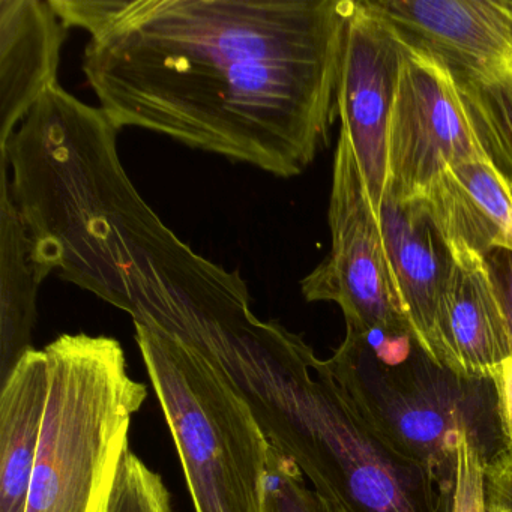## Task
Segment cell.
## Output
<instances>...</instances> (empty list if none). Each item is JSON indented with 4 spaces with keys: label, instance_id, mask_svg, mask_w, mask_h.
<instances>
[{
    "label": "cell",
    "instance_id": "277c9868",
    "mask_svg": "<svg viewBox=\"0 0 512 512\" xmlns=\"http://www.w3.org/2000/svg\"><path fill=\"white\" fill-rule=\"evenodd\" d=\"M43 350L49 398L26 512H106L148 386L115 338L64 334Z\"/></svg>",
    "mask_w": 512,
    "mask_h": 512
},
{
    "label": "cell",
    "instance_id": "9c48e42d",
    "mask_svg": "<svg viewBox=\"0 0 512 512\" xmlns=\"http://www.w3.org/2000/svg\"><path fill=\"white\" fill-rule=\"evenodd\" d=\"M401 52L400 35L368 7L367 0H350L337 112L377 218L388 188V125Z\"/></svg>",
    "mask_w": 512,
    "mask_h": 512
},
{
    "label": "cell",
    "instance_id": "9a60e30c",
    "mask_svg": "<svg viewBox=\"0 0 512 512\" xmlns=\"http://www.w3.org/2000/svg\"><path fill=\"white\" fill-rule=\"evenodd\" d=\"M49 398V364L32 349L0 385V512H26Z\"/></svg>",
    "mask_w": 512,
    "mask_h": 512
},
{
    "label": "cell",
    "instance_id": "ac0fdd59",
    "mask_svg": "<svg viewBox=\"0 0 512 512\" xmlns=\"http://www.w3.org/2000/svg\"><path fill=\"white\" fill-rule=\"evenodd\" d=\"M266 512H347L314 490L298 467L271 445L268 455Z\"/></svg>",
    "mask_w": 512,
    "mask_h": 512
},
{
    "label": "cell",
    "instance_id": "44dd1931",
    "mask_svg": "<svg viewBox=\"0 0 512 512\" xmlns=\"http://www.w3.org/2000/svg\"><path fill=\"white\" fill-rule=\"evenodd\" d=\"M484 259L494 289H496L497 296H499L512 340V251L497 248V250L485 254Z\"/></svg>",
    "mask_w": 512,
    "mask_h": 512
},
{
    "label": "cell",
    "instance_id": "603a6c76",
    "mask_svg": "<svg viewBox=\"0 0 512 512\" xmlns=\"http://www.w3.org/2000/svg\"><path fill=\"white\" fill-rule=\"evenodd\" d=\"M499 389L500 406H502L503 427L506 437L512 445V358L500 368L499 376L494 380Z\"/></svg>",
    "mask_w": 512,
    "mask_h": 512
},
{
    "label": "cell",
    "instance_id": "ba28073f",
    "mask_svg": "<svg viewBox=\"0 0 512 512\" xmlns=\"http://www.w3.org/2000/svg\"><path fill=\"white\" fill-rule=\"evenodd\" d=\"M481 160L487 154L448 68L403 40L389 116L386 191L400 200H421L446 170Z\"/></svg>",
    "mask_w": 512,
    "mask_h": 512
},
{
    "label": "cell",
    "instance_id": "3957f363",
    "mask_svg": "<svg viewBox=\"0 0 512 512\" xmlns=\"http://www.w3.org/2000/svg\"><path fill=\"white\" fill-rule=\"evenodd\" d=\"M182 340L220 368L308 484L347 512H452L454 496L389 439L302 335L250 310Z\"/></svg>",
    "mask_w": 512,
    "mask_h": 512
},
{
    "label": "cell",
    "instance_id": "7402d4cb",
    "mask_svg": "<svg viewBox=\"0 0 512 512\" xmlns=\"http://www.w3.org/2000/svg\"><path fill=\"white\" fill-rule=\"evenodd\" d=\"M485 488L487 505L512 512V448L487 467Z\"/></svg>",
    "mask_w": 512,
    "mask_h": 512
},
{
    "label": "cell",
    "instance_id": "cb8c5ba5",
    "mask_svg": "<svg viewBox=\"0 0 512 512\" xmlns=\"http://www.w3.org/2000/svg\"><path fill=\"white\" fill-rule=\"evenodd\" d=\"M487 511L488 512H506L503 511V509L494 508V506L487 505Z\"/></svg>",
    "mask_w": 512,
    "mask_h": 512
},
{
    "label": "cell",
    "instance_id": "8992f818",
    "mask_svg": "<svg viewBox=\"0 0 512 512\" xmlns=\"http://www.w3.org/2000/svg\"><path fill=\"white\" fill-rule=\"evenodd\" d=\"M326 364L389 439L427 467L451 496L463 436L487 466L512 448L496 382L455 373L419 344L401 358L382 361L361 335L346 331Z\"/></svg>",
    "mask_w": 512,
    "mask_h": 512
},
{
    "label": "cell",
    "instance_id": "ffe728a7",
    "mask_svg": "<svg viewBox=\"0 0 512 512\" xmlns=\"http://www.w3.org/2000/svg\"><path fill=\"white\" fill-rule=\"evenodd\" d=\"M485 472L487 464L470 442V437L463 436L457 451L452 512H488Z\"/></svg>",
    "mask_w": 512,
    "mask_h": 512
},
{
    "label": "cell",
    "instance_id": "7c38bea8",
    "mask_svg": "<svg viewBox=\"0 0 512 512\" xmlns=\"http://www.w3.org/2000/svg\"><path fill=\"white\" fill-rule=\"evenodd\" d=\"M452 268L443 290L439 331L445 367L470 377L496 380L512 358V340L484 256L449 244Z\"/></svg>",
    "mask_w": 512,
    "mask_h": 512
},
{
    "label": "cell",
    "instance_id": "52a82bcc",
    "mask_svg": "<svg viewBox=\"0 0 512 512\" xmlns=\"http://www.w3.org/2000/svg\"><path fill=\"white\" fill-rule=\"evenodd\" d=\"M328 257L304 280L310 302H335L356 332L413 334L389 263L379 218L374 214L346 131L338 134L332 170Z\"/></svg>",
    "mask_w": 512,
    "mask_h": 512
},
{
    "label": "cell",
    "instance_id": "7a4b0ae2",
    "mask_svg": "<svg viewBox=\"0 0 512 512\" xmlns=\"http://www.w3.org/2000/svg\"><path fill=\"white\" fill-rule=\"evenodd\" d=\"M119 133L56 83L0 148L38 283L58 272L170 335L251 310L241 274L196 253L137 191Z\"/></svg>",
    "mask_w": 512,
    "mask_h": 512
},
{
    "label": "cell",
    "instance_id": "e0dca14e",
    "mask_svg": "<svg viewBox=\"0 0 512 512\" xmlns=\"http://www.w3.org/2000/svg\"><path fill=\"white\" fill-rule=\"evenodd\" d=\"M451 76L488 160L506 184H512V82L482 83L460 74Z\"/></svg>",
    "mask_w": 512,
    "mask_h": 512
},
{
    "label": "cell",
    "instance_id": "5b68a950",
    "mask_svg": "<svg viewBox=\"0 0 512 512\" xmlns=\"http://www.w3.org/2000/svg\"><path fill=\"white\" fill-rule=\"evenodd\" d=\"M134 328L194 512H266L271 443L250 404L194 344Z\"/></svg>",
    "mask_w": 512,
    "mask_h": 512
},
{
    "label": "cell",
    "instance_id": "d6986e66",
    "mask_svg": "<svg viewBox=\"0 0 512 512\" xmlns=\"http://www.w3.org/2000/svg\"><path fill=\"white\" fill-rule=\"evenodd\" d=\"M106 512H173L163 478L128 449Z\"/></svg>",
    "mask_w": 512,
    "mask_h": 512
},
{
    "label": "cell",
    "instance_id": "5bb4252c",
    "mask_svg": "<svg viewBox=\"0 0 512 512\" xmlns=\"http://www.w3.org/2000/svg\"><path fill=\"white\" fill-rule=\"evenodd\" d=\"M421 200L449 244L481 256L497 248L512 251V194L490 161L451 167Z\"/></svg>",
    "mask_w": 512,
    "mask_h": 512
},
{
    "label": "cell",
    "instance_id": "2e32d148",
    "mask_svg": "<svg viewBox=\"0 0 512 512\" xmlns=\"http://www.w3.org/2000/svg\"><path fill=\"white\" fill-rule=\"evenodd\" d=\"M8 181V164L0 161V385L34 349L40 286Z\"/></svg>",
    "mask_w": 512,
    "mask_h": 512
},
{
    "label": "cell",
    "instance_id": "30bf717a",
    "mask_svg": "<svg viewBox=\"0 0 512 512\" xmlns=\"http://www.w3.org/2000/svg\"><path fill=\"white\" fill-rule=\"evenodd\" d=\"M406 43L482 83L512 82L511 0H367Z\"/></svg>",
    "mask_w": 512,
    "mask_h": 512
},
{
    "label": "cell",
    "instance_id": "6da1fadb",
    "mask_svg": "<svg viewBox=\"0 0 512 512\" xmlns=\"http://www.w3.org/2000/svg\"><path fill=\"white\" fill-rule=\"evenodd\" d=\"M49 2L91 37L83 73L121 130L283 179L328 146L350 0Z\"/></svg>",
    "mask_w": 512,
    "mask_h": 512
},
{
    "label": "cell",
    "instance_id": "4fadbf2b",
    "mask_svg": "<svg viewBox=\"0 0 512 512\" xmlns=\"http://www.w3.org/2000/svg\"><path fill=\"white\" fill-rule=\"evenodd\" d=\"M67 31L49 0H0V148L58 83Z\"/></svg>",
    "mask_w": 512,
    "mask_h": 512
},
{
    "label": "cell",
    "instance_id": "8fae6325",
    "mask_svg": "<svg viewBox=\"0 0 512 512\" xmlns=\"http://www.w3.org/2000/svg\"><path fill=\"white\" fill-rule=\"evenodd\" d=\"M380 229L401 302L419 346L445 367L439 331L443 290L452 250L424 200H400L386 191Z\"/></svg>",
    "mask_w": 512,
    "mask_h": 512
}]
</instances>
